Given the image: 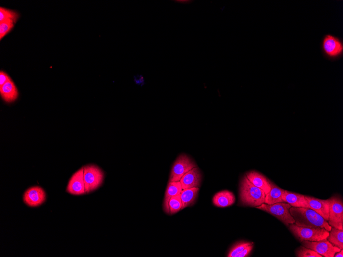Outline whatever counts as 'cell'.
<instances>
[{"label": "cell", "instance_id": "cell-1", "mask_svg": "<svg viewBox=\"0 0 343 257\" xmlns=\"http://www.w3.org/2000/svg\"><path fill=\"white\" fill-rule=\"evenodd\" d=\"M291 215L295 224L302 227L324 228L330 231L331 229L328 222L314 210L308 208L291 207Z\"/></svg>", "mask_w": 343, "mask_h": 257}, {"label": "cell", "instance_id": "cell-2", "mask_svg": "<svg viewBox=\"0 0 343 257\" xmlns=\"http://www.w3.org/2000/svg\"><path fill=\"white\" fill-rule=\"evenodd\" d=\"M265 192L254 185L244 176L240 182V199L242 204L245 206L257 207L265 203Z\"/></svg>", "mask_w": 343, "mask_h": 257}, {"label": "cell", "instance_id": "cell-3", "mask_svg": "<svg viewBox=\"0 0 343 257\" xmlns=\"http://www.w3.org/2000/svg\"><path fill=\"white\" fill-rule=\"evenodd\" d=\"M289 229L300 242L303 241H319L327 239L329 231L324 228L299 226L295 224L289 226Z\"/></svg>", "mask_w": 343, "mask_h": 257}, {"label": "cell", "instance_id": "cell-4", "mask_svg": "<svg viewBox=\"0 0 343 257\" xmlns=\"http://www.w3.org/2000/svg\"><path fill=\"white\" fill-rule=\"evenodd\" d=\"M291 207L289 204L282 202L270 205L263 203L256 208L270 213L288 226L295 223V220L289 211Z\"/></svg>", "mask_w": 343, "mask_h": 257}, {"label": "cell", "instance_id": "cell-5", "mask_svg": "<svg viewBox=\"0 0 343 257\" xmlns=\"http://www.w3.org/2000/svg\"><path fill=\"white\" fill-rule=\"evenodd\" d=\"M83 167L85 191L87 193H90L102 185L104 177V173L101 169L95 165H88Z\"/></svg>", "mask_w": 343, "mask_h": 257}, {"label": "cell", "instance_id": "cell-6", "mask_svg": "<svg viewBox=\"0 0 343 257\" xmlns=\"http://www.w3.org/2000/svg\"><path fill=\"white\" fill-rule=\"evenodd\" d=\"M196 167V163L187 155H180L172 167L168 182L180 181L185 174Z\"/></svg>", "mask_w": 343, "mask_h": 257}, {"label": "cell", "instance_id": "cell-7", "mask_svg": "<svg viewBox=\"0 0 343 257\" xmlns=\"http://www.w3.org/2000/svg\"><path fill=\"white\" fill-rule=\"evenodd\" d=\"M329 204L328 223L331 227L343 230V203L341 199L333 197L328 199Z\"/></svg>", "mask_w": 343, "mask_h": 257}, {"label": "cell", "instance_id": "cell-8", "mask_svg": "<svg viewBox=\"0 0 343 257\" xmlns=\"http://www.w3.org/2000/svg\"><path fill=\"white\" fill-rule=\"evenodd\" d=\"M302 244L325 257H334V254L341 250L332 245L327 239L319 241H303Z\"/></svg>", "mask_w": 343, "mask_h": 257}, {"label": "cell", "instance_id": "cell-9", "mask_svg": "<svg viewBox=\"0 0 343 257\" xmlns=\"http://www.w3.org/2000/svg\"><path fill=\"white\" fill-rule=\"evenodd\" d=\"M46 200V193L44 189L36 186L30 187L25 192L24 201L30 207H38Z\"/></svg>", "mask_w": 343, "mask_h": 257}, {"label": "cell", "instance_id": "cell-10", "mask_svg": "<svg viewBox=\"0 0 343 257\" xmlns=\"http://www.w3.org/2000/svg\"><path fill=\"white\" fill-rule=\"evenodd\" d=\"M67 191L73 195H82L87 194L83 178V167L76 171L72 176L69 182Z\"/></svg>", "mask_w": 343, "mask_h": 257}, {"label": "cell", "instance_id": "cell-11", "mask_svg": "<svg viewBox=\"0 0 343 257\" xmlns=\"http://www.w3.org/2000/svg\"><path fill=\"white\" fill-rule=\"evenodd\" d=\"M323 49L328 57L334 58L342 54L343 46L337 38L331 35H327L323 40Z\"/></svg>", "mask_w": 343, "mask_h": 257}, {"label": "cell", "instance_id": "cell-12", "mask_svg": "<svg viewBox=\"0 0 343 257\" xmlns=\"http://www.w3.org/2000/svg\"><path fill=\"white\" fill-rule=\"evenodd\" d=\"M202 174L198 167L189 171L180 180L183 189L193 187L200 188Z\"/></svg>", "mask_w": 343, "mask_h": 257}, {"label": "cell", "instance_id": "cell-13", "mask_svg": "<svg viewBox=\"0 0 343 257\" xmlns=\"http://www.w3.org/2000/svg\"><path fill=\"white\" fill-rule=\"evenodd\" d=\"M309 208L314 210L320 216L328 221L329 218V204L328 200H321L305 196Z\"/></svg>", "mask_w": 343, "mask_h": 257}, {"label": "cell", "instance_id": "cell-14", "mask_svg": "<svg viewBox=\"0 0 343 257\" xmlns=\"http://www.w3.org/2000/svg\"><path fill=\"white\" fill-rule=\"evenodd\" d=\"M247 179L255 186L262 189L267 195L271 189L270 181L262 174L251 171L246 175Z\"/></svg>", "mask_w": 343, "mask_h": 257}, {"label": "cell", "instance_id": "cell-15", "mask_svg": "<svg viewBox=\"0 0 343 257\" xmlns=\"http://www.w3.org/2000/svg\"><path fill=\"white\" fill-rule=\"evenodd\" d=\"M183 190L180 181L168 182L165 193L163 203L164 211L169 215V202L172 197L181 194Z\"/></svg>", "mask_w": 343, "mask_h": 257}, {"label": "cell", "instance_id": "cell-16", "mask_svg": "<svg viewBox=\"0 0 343 257\" xmlns=\"http://www.w3.org/2000/svg\"><path fill=\"white\" fill-rule=\"evenodd\" d=\"M282 199L284 202L289 204L292 207L309 208L305 196L303 195L294 193V192L285 190Z\"/></svg>", "mask_w": 343, "mask_h": 257}, {"label": "cell", "instance_id": "cell-17", "mask_svg": "<svg viewBox=\"0 0 343 257\" xmlns=\"http://www.w3.org/2000/svg\"><path fill=\"white\" fill-rule=\"evenodd\" d=\"M235 201L234 195L226 190L220 191L213 198L214 205L219 207H226L233 205Z\"/></svg>", "mask_w": 343, "mask_h": 257}, {"label": "cell", "instance_id": "cell-18", "mask_svg": "<svg viewBox=\"0 0 343 257\" xmlns=\"http://www.w3.org/2000/svg\"><path fill=\"white\" fill-rule=\"evenodd\" d=\"M0 95L3 100L7 103L13 102L17 99L19 96L18 90L12 80L0 87Z\"/></svg>", "mask_w": 343, "mask_h": 257}, {"label": "cell", "instance_id": "cell-19", "mask_svg": "<svg viewBox=\"0 0 343 257\" xmlns=\"http://www.w3.org/2000/svg\"><path fill=\"white\" fill-rule=\"evenodd\" d=\"M200 188L193 187L183 189L181 193V199L183 203L182 210L194 205L198 196Z\"/></svg>", "mask_w": 343, "mask_h": 257}, {"label": "cell", "instance_id": "cell-20", "mask_svg": "<svg viewBox=\"0 0 343 257\" xmlns=\"http://www.w3.org/2000/svg\"><path fill=\"white\" fill-rule=\"evenodd\" d=\"M270 185L271 189L266 195L265 203L270 205L284 202L282 199V196L285 190L278 187L271 181Z\"/></svg>", "mask_w": 343, "mask_h": 257}, {"label": "cell", "instance_id": "cell-21", "mask_svg": "<svg viewBox=\"0 0 343 257\" xmlns=\"http://www.w3.org/2000/svg\"><path fill=\"white\" fill-rule=\"evenodd\" d=\"M330 231L327 239L334 246L343 249V230L331 227Z\"/></svg>", "mask_w": 343, "mask_h": 257}, {"label": "cell", "instance_id": "cell-22", "mask_svg": "<svg viewBox=\"0 0 343 257\" xmlns=\"http://www.w3.org/2000/svg\"><path fill=\"white\" fill-rule=\"evenodd\" d=\"M20 18V14L16 11L5 8H0V22L7 20H12L16 23Z\"/></svg>", "mask_w": 343, "mask_h": 257}, {"label": "cell", "instance_id": "cell-23", "mask_svg": "<svg viewBox=\"0 0 343 257\" xmlns=\"http://www.w3.org/2000/svg\"><path fill=\"white\" fill-rule=\"evenodd\" d=\"M182 206L181 194L172 197L169 202V215H174L182 210Z\"/></svg>", "mask_w": 343, "mask_h": 257}, {"label": "cell", "instance_id": "cell-24", "mask_svg": "<svg viewBox=\"0 0 343 257\" xmlns=\"http://www.w3.org/2000/svg\"><path fill=\"white\" fill-rule=\"evenodd\" d=\"M16 23L12 20H7L0 22V39L2 40L14 28Z\"/></svg>", "mask_w": 343, "mask_h": 257}, {"label": "cell", "instance_id": "cell-25", "mask_svg": "<svg viewBox=\"0 0 343 257\" xmlns=\"http://www.w3.org/2000/svg\"><path fill=\"white\" fill-rule=\"evenodd\" d=\"M253 244V242L241 241L232 247L230 250L227 256L235 257L236 255L242 252L244 249L249 245Z\"/></svg>", "mask_w": 343, "mask_h": 257}, {"label": "cell", "instance_id": "cell-26", "mask_svg": "<svg viewBox=\"0 0 343 257\" xmlns=\"http://www.w3.org/2000/svg\"><path fill=\"white\" fill-rule=\"evenodd\" d=\"M296 255L298 257H322L313 250L303 246L300 247L297 250Z\"/></svg>", "mask_w": 343, "mask_h": 257}, {"label": "cell", "instance_id": "cell-27", "mask_svg": "<svg viewBox=\"0 0 343 257\" xmlns=\"http://www.w3.org/2000/svg\"><path fill=\"white\" fill-rule=\"evenodd\" d=\"M11 80L12 79L7 73L3 71L0 72V87Z\"/></svg>", "mask_w": 343, "mask_h": 257}, {"label": "cell", "instance_id": "cell-28", "mask_svg": "<svg viewBox=\"0 0 343 257\" xmlns=\"http://www.w3.org/2000/svg\"><path fill=\"white\" fill-rule=\"evenodd\" d=\"M254 243L249 245L245 249H244L242 252H240L238 254L236 255L235 257H245L248 256L251 253L252 249L253 248Z\"/></svg>", "mask_w": 343, "mask_h": 257}, {"label": "cell", "instance_id": "cell-29", "mask_svg": "<svg viewBox=\"0 0 343 257\" xmlns=\"http://www.w3.org/2000/svg\"><path fill=\"white\" fill-rule=\"evenodd\" d=\"M334 256L335 257H342L343 256V250L342 249L340 250V251L337 252V253L335 254Z\"/></svg>", "mask_w": 343, "mask_h": 257}]
</instances>
